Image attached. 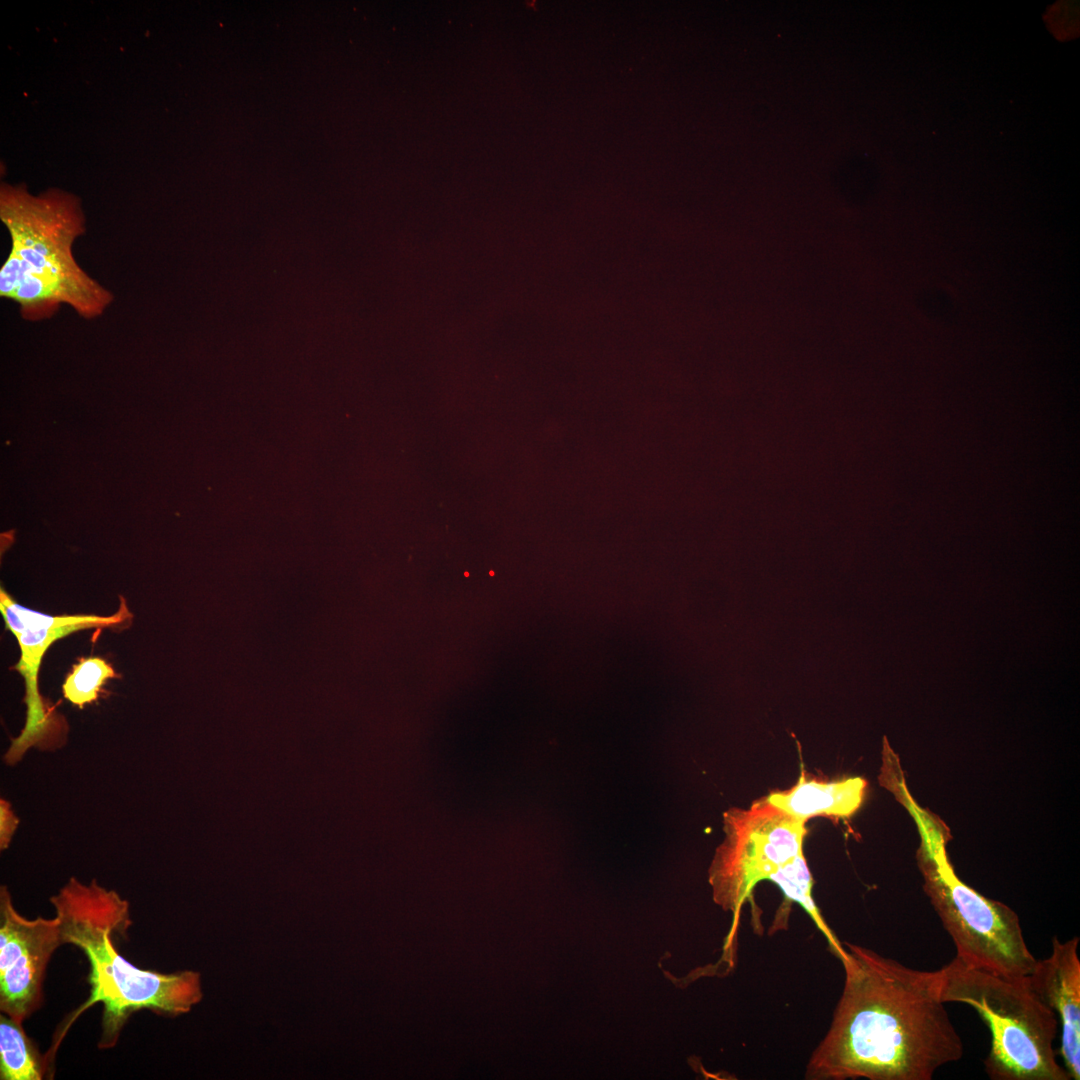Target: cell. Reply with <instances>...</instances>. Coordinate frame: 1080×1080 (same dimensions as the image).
<instances>
[{
  "mask_svg": "<svg viewBox=\"0 0 1080 1080\" xmlns=\"http://www.w3.org/2000/svg\"><path fill=\"white\" fill-rule=\"evenodd\" d=\"M845 946L842 994L806 1079L931 1080L961 1059L963 1043L939 997L936 971Z\"/></svg>",
  "mask_w": 1080,
  "mask_h": 1080,
  "instance_id": "6da1fadb",
  "label": "cell"
},
{
  "mask_svg": "<svg viewBox=\"0 0 1080 1080\" xmlns=\"http://www.w3.org/2000/svg\"><path fill=\"white\" fill-rule=\"evenodd\" d=\"M50 901L62 943L78 947L88 959L91 986L88 999L65 1020L44 1058L50 1074L54 1055L69 1027L97 1003L103 1004L99 1047L107 1049L117 1043L133 1012L145 1008L176 1016L189 1012L202 999L199 973L143 970L117 952L112 936L125 933L132 923L129 904L117 892L99 886L95 880L86 885L72 877Z\"/></svg>",
  "mask_w": 1080,
  "mask_h": 1080,
  "instance_id": "7a4b0ae2",
  "label": "cell"
},
{
  "mask_svg": "<svg viewBox=\"0 0 1080 1080\" xmlns=\"http://www.w3.org/2000/svg\"><path fill=\"white\" fill-rule=\"evenodd\" d=\"M0 219L11 240L0 268V296L16 303L23 319L45 320L62 306L87 320L103 315L114 295L73 253L86 231L77 196L60 189L33 195L23 185L2 183Z\"/></svg>",
  "mask_w": 1080,
  "mask_h": 1080,
  "instance_id": "3957f363",
  "label": "cell"
},
{
  "mask_svg": "<svg viewBox=\"0 0 1080 1080\" xmlns=\"http://www.w3.org/2000/svg\"><path fill=\"white\" fill-rule=\"evenodd\" d=\"M897 799L918 827L921 841L916 858L923 889L956 947L955 957L965 965L1002 975H1029L1037 960L1025 942L1016 912L957 877L946 851L950 829L939 816L919 806L907 788Z\"/></svg>",
  "mask_w": 1080,
  "mask_h": 1080,
  "instance_id": "277c9868",
  "label": "cell"
},
{
  "mask_svg": "<svg viewBox=\"0 0 1080 1080\" xmlns=\"http://www.w3.org/2000/svg\"><path fill=\"white\" fill-rule=\"evenodd\" d=\"M937 973L943 1003L971 1006L990 1030L984 1067L993 1080H1070L1053 1048L1058 1019L1032 989L1027 975L971 967L954 957Z\"/></svg>",
  "mask_w": 1080,
  "mask_h": 1080,
  "instance_id": "5b68a950",
  "label": "cell"
},
{
  "mask_svg": "<svg viewBox=\"0 0 1080 1080\" xmlns=\"http://www.w3.org/2000/svg\"><path fill=\"white\" fill-rule=\"evenodd\" d=\"M805 824L765 797L724 812L725 836L712 859L709 883L714 902L731 911L736 923L755 886L804 854Z\"/></svg>",
  "mask_w": 1080,
  "mask_h": 1080,
  "instance_id": "8992f818",
  "label": "cell"
},
{
  "mask_svg": "<svg viewBox=\"0 0 1080 1080\" xmlns=\"http://www.w3.org/2000/svg\"><path fill=\"white\" fill-rule=\"evenodd\" d=\"M0 611L6 629L16 637L21 651L20 660L13 669L25 681L26 722L20 735L11 740L4 755L6 764L15 765L31 747L55 750L67 740L69 727L65 717L41 695L38 686L41 660L49 646L82 629L123 625L132 618V614L125 599L121 598L118 611L110 616L48 615L18 604L2 587Z\"/></svg>",
  "mask_w": 1080,
  "mask_h": 1080,
  "instance_id": "52a82bcc",
  "label": "cell"
},
{
  "mask_svg": "<svg viewBox=\"0 0 1080 1080\" xmlns=\"http://www.w3.org/2000/svg\"><path fill=\"white\" fill-rule=\"evenodd\" d=\"M63 945L59 921L28 920L14 908L5 886L0 889V1010L22 1023L41 1004L46 966Z\"/></svg>",
  "mask_w": 1080,
  "mask_h": 1080,
  "instance_id": "ba28073f",
  "label": "cell"
},
{
  "mask_svg": "<svg viewBox=\"0 0 1080 1080\" xmlns=\"http://www.w3.org/2000/svg\"><path fill=\"white\" fill-rule=\"evenodd\" d=\"M1079 938L1052 940L1051 954L1037 960L1028 981L1057 1016L1061 1029L1060 1054L1071 1079H1080V960Z\"/></svg>",
  "mask_w": 1080,
  "mask_h": 1080,
  "instance_id": "9c48e42d",
  "label": "cell"
},
{
  "mask_svg": "<svg viewBox=\"0 0 1080 1080\" xmlns=\"http://www.w3.org/2000/svg\"><path fill=\"white\" fill-rule=\"evenodd\" d=\"M867 787L862 777L826 781L801 774L794 786L771 792L765 798L783 813L804 823L814 817L844 819L861 807Z\"/></svg>",
  "mask_w": 1080,
  "mask_h": 1080,
  "instance_id": "30bf717a",
  "label": "cell"
},
{
  "mask_svg": "<svg viewBox=\"0 0 1080 1080\" xmlns=\"http://www.w3.org/2000/svg\"><path fill=\"white\" fill-rule=\"evenodd\" d=\"M21 1024L4 1013L0 1015L1 1080H40L46 1073L44 1059Z\"/></svg>",
  "mask_w": 1080,
  "mask_h": 1080,
  "instance_id": "8fae6325",
  "label": "cell"
},
{
  "mask_svg": "<svg viewBox=\"0 0 1080 1080\" xmlns=\"http://www.w3.org/2000/svg\"><path fill=\"white\" fill-rule=\"evenodd\" d=\"M770 881L780 887L788 900L798 903L808 913L819 930L825 935L830 948L839 958L843 946L833 935L821 917L812 897V876L804 854L776 871Z\"/></svg>",
  "mask_w": 1080,
  "mask_h": 1080,
  "instance_id": "7c38bea8",
  "label": "cell"
},
{
  "mask_svg": "<svg viewBox=\"0 0 1080 1080\" xmlns=\"http://www.w3.org/2000/svg\"><path fill=\"white\" fill-rule=\"evenodd\" d=\"M117 677L112 666L99 657L82 658L67 675L63 696L73 705L83 708L96 701L105 682Z\"/></svg>",
  "mask_w": 1080,
  "mask_h": 1080,
  "instance_id": "4fadbf2b",
  "label": "cell"
},
{
  "mask_svg": "<svg viewBox=\"0 0 1080 1080\" xmlns=\"http://www.w3.org/2000/svg\"><path fill=\"white\" fill-rule=\"evenodd\" d=\"M20 820L14 814L10 803L5 800H0V848L5 850L13 837L15 830L18 827Z\"/></svg>",
  "mask_w": 1080,
  "mask_h": 1080,
  "instance_id": "5bb4252c",
  "label": "cell"
}]
</instances>
